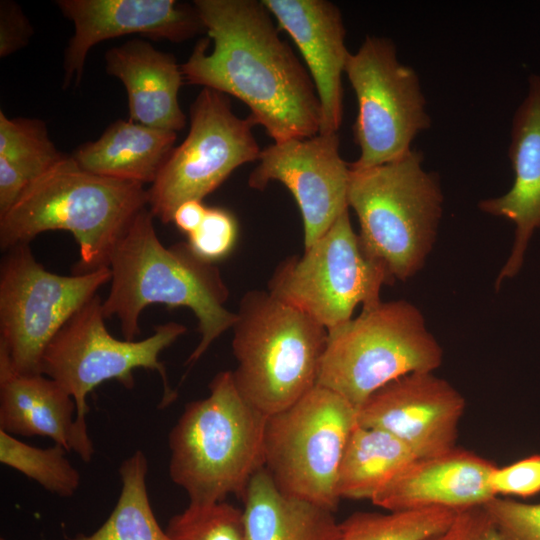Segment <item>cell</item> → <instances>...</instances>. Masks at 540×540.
<instances>
[{"instance_id": "obj_1", "label": "cell", "mask_w": 540, "mask_h": 540, "mask_svg": "<svg viewBox=\"0 0 540 540\" xmlns=\"http://www.w3.org/2000/svg\"><path fill=\"white\" fill-rule=\"evenodd\" d=\"M209 39L181 71L189 84L230 94L250 109L275 143L319 134L321 107L309 72L283 41L262 1L196 0Z\"/></svg>"}, {"instance_id": "obj_2", "label": "cell", "mask_w": 540, "mask_h": 540, "mask_svg": "<svg viewBox=\"0 0 540 540\" xmlns=\"http://www.w3.org/2000/svg\"><path fill=\"white\" fill-rule=\"evenodd\" d=\"M154 216L143 209L119 241L110 260L111 287L102 302L105 318L117 317L125 340L140 333L139 317L148 305L187 307L198 319L201 340L186 364L196 363L209 346L233 327L237 314L225 307L229 291L216 266L186 243L165 247Z\"/></svg>"}, {"instance_id": "obj_3", "label": "cell", "mask_w": 540, "mask_h": 540, "mask_svg": "<svg viewBox=\"0 0 540 540\" xmlns=\"http://www.w3.org/2000/svg\"><path fill=\"white\" fill-rule=\"evenodd\" d=\"M147 205L143 184L88 172L65 155L0 216V246L7 251L42 232L69 231L80 248L74 274L95 271L109 267L119 241Z\"/></svg>"}, {"instance_id": "obj_4", "label": "cell", "mask_w": 540, "mask_h": 540, "mask_svg": "<svg viewBox=\"0 0 540 540\" xmlns=\"http://www.w3.org/2000/svg\"><path fill=\"white\" fill-rule=\"evenodd\" d=\"M206 398L188 403L169 434L171 480L189 504L243 499L252 477L264 467L268 416L239 392L232 371L218 373Z\"/></svg>"}, {"instance_id": "obj_5", "label": "cell", "mask_w": 540, "mask_h": 540, "mask_svg": "<svg viewBox=\"0 0 540 540\" xmlns=\"http://www.w3.org/2000/svg\"><path fill=\"white\" fill-rule=\"evenodd\" d=\"M422 162L412 149L385 164L350 168L347 200L361 246L393 282L421 271L437 239L444 198L439 176Z\"/></svg>"}, {"instance_id": "obj_6", "label": "cell", "mask_w": 540, "mask_h": 540, "mask_svg": "<svg viewBox=\"0 0 540 540\" xmlns=\"http://www.w3.org/2000/svg\"><path fill=\"white\" fill-rule=\"evenodd\" d=\"M232 328L234 382L260 412L282 411L316 386L328 332L309 315L253 290L243 296Z\"/></svg>"}, {"instance_id": "obj_7", "label": "cell", "mask_w": 540, "mask_h": 540, "mask_svg": "<svg viewBox=\"0 0 540 540\" xmlns=\"http://www.w3.org/2000/svg\"><path fill=\"white\" fill-rule=\"evenodd\" d=\"M316 385L358 409L375 391L413 372H434L443 349L419 308L407 300L363 307L360 315L328 330Z\"/></svg>"}, {"instance_id": "obj_8", "label": "cell", "mask_w": 540, "mask_h": 540, "mask_svg": "<svg viewBox=\"0 0 540 540\" xmlns=\"http://www.w3.org/2000/svg\"><path fill=\"white\" fill-rule=\"evenodd\" d=\"M357 424V409L350 402L316 385L268 416L264 468L282 493L335 512L338 470Z\"/></svg>"}, {"instance_id": "obj_9", "label": "cell", "mask_w": 540, "mask_h": 540, "mask_svg": "<svg viewBox=\"0 0 540 540\" xmlns=\"http://www.w3.org/2000/svg\"><path fill=\"white\" fill-rule=\"evenodd\" d=\"M102 302L96 295L83 305L53 337L41 360V373L72 396L76 421L83 426H87L88 394L108 380L132 389L137 368L157 371L164 387L160 407L172 403L176 392L169 386L159 355L187 330L183 324L168 322L155 326L143 340H118L106 329Z\"/></svg>"}, {"instance_id": "obj_10", "label": "cell", "mask_w": 540, "mask_h": 540, "mask_svg": "<svg viewBox=\"0 0 540 540\" xmlns=\"http://www.w3.org/2000/svg\"><path fill=\"white\" fill-rule=\"evenodd\" d=\"M111 269L71 276L45 269L29 244L7 250L0 268V352L22 374H42L44 351L63 325L98 289Z\"/></svg>"}, {"instance_id": "obj_11", "label": "cell", "mask_w": 540, "mask_h": 540, "mask_svg": "<svg viewBox=\"0 0 540 540\" xmlns=\"http://www.w3.org/2000/svg\"><path fill=\"white\" fill-rule=\"evenodd\" d=\"M392 284L386 270L365 253L347 209L301 257L277 267L269 292L328 331L352 319L358 304L379 303L382 286Z\"/></svg>"}, {"instance_id": "obj_12", "label": "cell", "mask_w": 540, "mask_h": 540, "mask_svg": "<svg viewBox=\"0 0 540 540\" xmlns=\"http://www.w3.org/2000/svg\"><path fill=\"white\" fill-rule=\"evenodd\" d=\"M345 74L358 103L353 131L360 156L350 168L385 164L411 151L431 118L418 74L398 60L394 42L366 36L358 51L349 54Z\"/></svg>"}, {"instance_id": "obj_13", "label": "cell", "mask_w": 540, "mask_h": 540, "mask_svg": "<svg viewBox=\"0 0 540 540\" xmlns=\"http://www.w3.org/2000/svg\"><path fill=\"white\" fill-rule=\"evenodd\" d=\"M250 117L234 114L226 95L203 88L190 107V130L174 148L148 189V206L163 223L176 208L213 192L239 166L258 160L261 150Z\"/></svg>"}, {"instance_id": "obj_14", "label": "cell", "mask_w": 540, "mask_h": 540, "mask_svg": "<svg viewBox=\"0 0 540 540\" xmlns=\"http://www.w3.org/2000/svg\"><path fill=\"white\" fill-rule=\"evenodd\" d=\"M258 161L249 186L263 190L279 181L290 190L302 215L305 248L349 209L350 164L339 153L337 133L274 143L261 150Z\"/></svg>"}, {"instance_id": "obj_15", "label": "cell", "mask_w": 540, "mask_h": 540, "mask_svg": "<svg viewBox=\"0 0 540 540\" xmlns=\"http://www.w3.org/2000/svg\"><path fill=\"white\" fill-rule=\"evenodd\" d=\"M466 407L462 394L433 372H413L384 385L357 409V423L384 430L417 458L456 448Z\"/></svg>"}, {"instance_id": "obj_16", "label": "cell", "mask_w": 540, "mask_h": 540, "mask_svg": "<svg viewBox=\"0 0 540 540\" xmlns=\"http://www.w3.org/2000/svg\"><path fill=\"white\" fill-rule=\"evenodd\" d=\"M74 34L64 53V86L79 83L89 50L126 34L183 42L206 32L194 5L175 0H59Z\"/></svg>"}, {"instance_id": "obj_17", "label": "cell", "mask_w": 540, "mask_h": 540, "mask_svg": "<svg viewBox=\"0 0 540 540\" xmlns=\"http://www.w3.org/2000/svg\"><path fill=\"white\" fill-rule=\"evenodd\" d=\"M307 65L321 107L320 134L337 133L343 117L342 75L349 52L339 8L327 0H262Z\"/></svg>"}, {"instance_id": "obj_18", "label": "cell", "mask_w": 540, "mask_h": 540, "mask_svg": "<svg viewBox=\"0 0 540 540\" xmlns=\"http://www.w3.org/2000/svg\"><path fill=\"white\" fill-rule=\"evenodd\" d=\"M508 156L514 171L511 188L478 203L482 212L515 225L513 246L495 281L497 290L520 272L530 240L540 229V75L528 77L526 96L512 118Z\"/></svg>"}, {"instance_id": "obj_19", "label": "cell", "mask_w": 540, "mask_h": 540, "mask_svg": "<svg viewBox=\"0 0 540 540\" xmlns=\"http://www.w3.org/2000/svg\"><path fill=\"white\" fill-rule=\"evenodd\" d=\"M496 465L465 449L416 458L370 500L386 511L445 508L461 511L495 497L489 477Z\"/></svg>"}, {"instance_id": "obj_20", "label": "cell", "mask_w": 540, "mask_h": 540, "mask_svg": "<svg viewBox=\"0 0 540 540\" xmlns=\"http://www.w3.org/2000/svg\"><path fill=\"white\" fill-rule=\"evenodd\" d=\"M0 430L46 436L90 462L94 446L87 426L76 421V404L55 380L15 371L0 352Z\"/></svg>"}, {"instance_id": "obj_21", "label": "cell", "mask_w": 540, "mask_h": 540, "mask_svg": "<svg viewBox=\"0 0 540 540\" xmlns=\"http://www.w3.org/2000/svg\"><path fill=\"white\" fill-rule=\"evenodd\" d=\"M105 63L107 73L126 88L131 121L174 132L184 128L178 102L184 77L173 55L132 39L109 49Z\"/></svg>"}, {"instance_id": "obj_22", "label": "cell", "mask_w": 540, "mask_h": 540, "mask_svg": "<svg viewBox=\"0 0 540 540\" xmlns=\"http://www.w3.org/2000/svg\"><path fill=\"white\" fill-rule=\"evenodd\" d=\"M175 140L174 131L118 120L97 140L79 147L72 158L84 170L100 176L152 184Z\"/></svg>"}, {"instance_id": "obj_23", "label": "cell", "mask_w": 540, "mask_h": 540, "mask_svg": "<svg viewBox=\"0 0 540 540\" xmlns=\"http://www.w3.org/2000/svg\"><path fill=\"white\" fill-rule=\"evenodd\" d=\"M243 501L246 540H334L338 533L334 512L282 493L264 467Z\"/></svg>"}, {"instance_id": "obj_24", "label": "cell", "mask_w": 540, "mask_h": 540, "mask_svg": "<svg viewBox=\"0 0 540 540\" xmlns=\"http://www.w3.org/2000/svg\"><path fill=\"white\" fill-rule=\"evenodd\" d=\"M416 458L412 450L392 434L357 424L347 441L339 466L337 495L340 500H371L390 479Z\"/></svg>"}, {"instance_id": "obj_25", "label": "cell", "mask_w": 540, "mask_h": 540, "mask_svg": "<svg viewBox=\"0 0 540 540\" xmlns=\"http://www.w3.org/2000/svg\"><path fill=\"white\" fill-rule=\"evenodd\" d=\"M65 155L57 150L44 122L8 118L0 111V216L25 189Z\"/></svg>"}, {"instance_id": "obj_26", "label": "cell", "mask_w": 540, "mask_h": 540, "mask_svg": "<svg viewBox=\"0 0 540 540\" xmlns=\"http://www.w3.org/2000/svg\"><path fill=\"white\" fill-rule=\"evenodd\" d=\"M147 472L148 461L141 450L125 459L119 468L121 492L110 516L92 534L69 540H171L151 508Z\"/></svg>"}, {"instance_id": "obj_27", "label": "cell", "mask_w": 540, "mask_h": 540, "mask_svg": "<svg viewBox=\"0 0 540 540\" xmlns=\"http://www.w3.org/2000/svg\"><path fill=\"white\" fill-rule=\"evenodd\" d=\"M456 511L423 508L355 512L339 523L334 540H426L448 527Z\"/></svg>"}, {"instance_id": "obj_28", "label": "cell", "mask_w": 540, "mask_h": 540, "mask_svg": "<svg viewBox=\"0 0 540 540\" xmlns=\"http://www.w3.org/2000/svg\"><path fill=\"white\" fill-rule=\"evenodd\" d=\"M66 452L59 444L39 448L0 430V462L61 497L74 495L80 485V474Z\"/></svg>"}, {"instance_id": "obj_29", "label": "cell", "mask_w": 540, "mask_h": 540, "mask_svg": "<svg viewBox=\"0 0 540 540\" xmlns=\"http://www.w3.org/2000/svg\"><path fill=\"white\" fill-rule=\"evenodd\" d=\"M171 540H246L243 510L223 501L189 504L166 528Z\"/></svg>"}, {"instance_id": "obj_30", "label": "cell", "mask_w": 540, "mask_h": 540, "mask_svg": "<svg viewBox=\"0 0 540 540\" xmlns=\"http://www.w3.org/2000/svg\"><path fill=\"white\" fill-rule=\"evenodd\" d=\"M237 234V221L229 211L208 208L201 225L187 235V244L194 254L213 264L231 252Z\"/></svg>"}, {"instance_id": "obj_31", "label": "cell", "mask_w": 540, "mask_h": 540, "mask_svg": "<svg viewBox=\"0 0 540 540\" xmlns=\"http://www.w3.org/2000/svg\"><path fill=\"white\" fill-rule=\"evenodd\" d=\"M482 507L503 540H540V503L495 496Z\"/></svg>"}, {"instance_id": "obj_32", "label": "cell", "mask_w": 540, "mask_h": 540, "mask_svg": "<svg viewBox=\"0 0 540 540\" xmlns=\"http://www.w3.org/2000/svg\"><path fill=\"white\" fill-rule=\"evenodd\" d=\"M495 496L529 498L540 493V454H533L507 466L498 467L489 477Z\"/></svg>"}, {"instance_id": "obj_33", "label": "cell", "mask_w": 540, "mask_h": 540, "mask_svg": "<svg viewBox=\"0 0 540 540\" xmlns=\"http://www.w3.org/2000/svg\"><path fill=\"white\" fill-rule=\"evenodd\" d=\"M426 540H503L482 506L456 512L442 532Z\"/></svg>"}, {"instance_id": "obj_34", "label": "cell", "mask_w": 540, "mask_h": 540, "mask_svg": "<svg viewBox=\"0 0 540 540\" xmlns=\"http://www.w3.org/2000/svg\"><path fill=\"white\" fill-rule=\"evenodd\" d=\"M33 28L21 7L13 1L0 3V57H6L26 46Z\"/></svg>"}, {"instance_id": "obj_35", "label": "cell", "mask_w": 540, "mask_h": 540, "mask_svg": "<svg viewBox=\"0 0 540 540\" xmlns=\"http://www.w3.org/2000/svg\"><path fill=\"white\" fill-rule=\"evenodd\" d=\"M207 209L200 200L185 201L176 208L172 222L188 235L201 225Z\"/></svg>"}, {"instance_id": "obj_36", "label": "cell", "mask_w": 540, "mask_h": 540, "mask_svg": "<svg viewBox=\"0 0 540 540\" xmlns=\"http://www.w3.org/2000/svg\"><path fill=\"white\" fill-rule=\"evenodd\" d=\"M1 540H3V539H1Z\"/></svg>"}]
</instances>
